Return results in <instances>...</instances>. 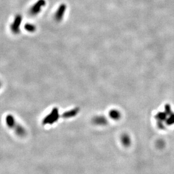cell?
<instances>
[{"instance_id":"cell-1","label":"cell","mask_w":174,"mask_h":174,"mask_svg":"<svg viewBox=\"0 0 174 174\" xmlns=\"http://www.w3.org/2000/svg\"><path fill=\"white\" fill-rule=\"evenodd\" d=\"M6 123L10 129L14 130L15 133L20 137H23L26 135L25 129L18 123L14 116L8 114L6 117Z\"/></svg>"},{"instance_id":"cell-2","label":"cell","mask_w":174,"mask_h":174,"mask_svg":"<svg viewBox=\"0 0 174 174\" xmlns=\"http://www.w3.org/2000/svg\"><path fill=\"white\" fill-rule=\"evenodd\" d=\"M59 109L57 108H54L52 109L50 113L48 114L42 120V124L44 125H51L56 123L59 120Z\"/></svg>"},{"instance_id":"cell-3","label":"cell","mask_w":174,"mask_h":174,"mask_svg":"<svg viewBox=\"0 0 174 174\" xmlns=\"http://www.w3.org/2000/svg\"><path fill=\"white\" fill-rule=\"evenodd\" d=\"M22 22V17L20 14H18L15 16L13 23L10 26L12 33L14 34H19L20 31V25Z\"/></svg>"},{"instance_id":"cell-4","label":"cell","mask_w":174,"mask_h":174,"mask_svg":"<svg viewBox=\"0 0 174 174\" xmlns=\"http://www.w3.org/2000/svg\"><path fill=\"white\" fill-rule=\"evenodd\" d=\"M46 5L45 0H38L32 6L29 10V13L32 16H36L41 11L42 8Z\"/></svg>"},{"instance_id":"cell-5","label":"cell","mask_w":174,"mask_h":174,"mask_svg":"<svg viewBox=\"0 0 174 174\" xmlns=\"http://www.w3.org/2000/svg\"><path fill=\"white\" fill-rule=\"evenodd\" d=\"M66 9H67V6L64 3L61 4L57 9L54 18H55V19L58 22H61L63 20L64 16Z\"/></svg>"},{"instance_id":"cell-6","label":"cell","mask_w":174,"mask_h":174,"mask_svg":"<svg viewBox=\"0 0 174 174\" xmlns=\"http://www.w3.org/2000/svg\"><path fill=\"white\" fill-rule=\"evenodd\" d=\"M79 111L80 110L79 108H75L70 109L68 111L64 112L62 115V118H63L64 119H69V118L74 117L77 114H79Z\"/></svg>"},{"instance_id":"cell-7","label":"cell","mask_w":174,"mask_h":174,"mask_svg":"<svg viewBox=\"0 0 174 174\" xmlns=\"http://www.w3.org/2000/svg\"><path fill=\"white\" fill-rule=\"evenodd\" d=\"M107 122V119L103 116H96L93 119V123L98 126H104Z\"/></svg>"},{"instance_id":"cell-8","label":"cell","mask_w":174,"mask_h":174,"mask_svg":"<svg viewBox=\"0 0 174 174\" xmlns=\"http://www.w3.org/2000/svg\"><path fill=\"white\" fill-rule=\"evenodd\" d=\"M121 141L123 145L125 146H128L131 144V139L128 134H124L121 137Z\"/></svg>"},{"instance_id":"cell-9","label":"cell","mask_w":174,"mask_h":174,"mask_svg":"<svg viewBox=\"0 0 174 174\" xmlns=\"http://www.w3.org/2000/svg\"><path fill=\"white\" fill-rule=\"evenodd\" d=\"M110 117L114 120H118L121 117L120 113L116 110H112L110 112Z\"/></svg>"},{"instance_id":"cell-10","label":"cell","mask_w":174,"mask_h":174,"mask_svg":"<svg viewBox=\"0 0 174 174\" xmlns=\"http://www.w3.org/2000/svg\"><path fill=\"white\" fill-rule=\"evenodd\" d=\"M24 29L27 31L29 32L30 33H33L36 31V27L32 23H27L24 25Z\"/></svg>"},{"instance_id":"cell-11","label":"cell","mask_w":174,"mask_h":174,"mask_svg":"<svg viewBox=\"0 0 174 174\" xmlns=\"http://www.w3.org/2000/svg\"><path fill=\"white\" fill-rule=\"evenodd\" d=\"M166 122L168 125H172L174 124V114L171 113L170 114V117L166 119Z\"/></svg>"},{"instance_id":"cell-12","label":"cell","mask_w":174,"mask_h":174,"mask_svg":"<svg viewBox=\"0 0 174 174\" xmlns=\"http://www.w3.org/2000/svg\"><path fill=\"white\" fill-rule=\"evenodd\" d=\"M1 86H2V83H1V81H0V88H1Z\"/></svg>"}]
</instances>
